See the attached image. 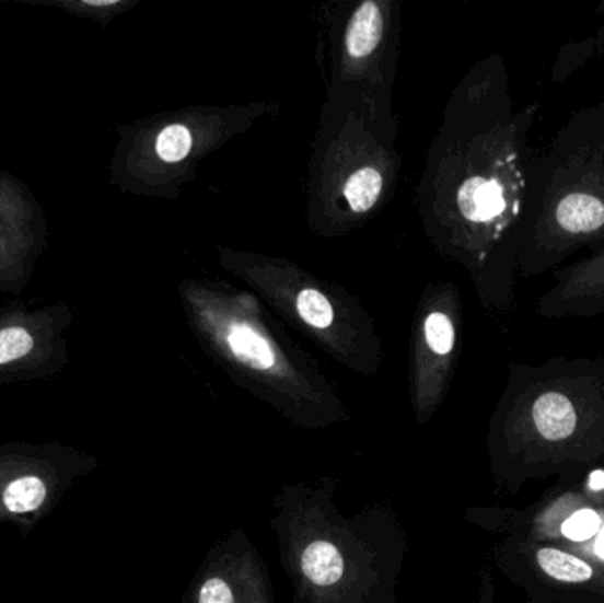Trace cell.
Masks as SVG:
<instances>
[{
    "label": "cell",
    "mask_w": 604,
    "mask_h": 603,
    "mask_svg": "<svg viewBox=\"0 0 604 603\" xmlns=\"http://www.w3.org/2000/svg\"><path fill=\"white\" fill-rule=\"evenodd\" d=\"M595 553H597L601 559H604V530L601 531L600 538L595 542Z\"/></svg>",
    "instance_id": "cell-18"
},
{
    "label": "cell",
    "mask_w": 604,
    "mask_h": 603,
    "mask_svg": "<svg viewBox=\"0 0 604 603\" xmlns=\"http://www.w3.org/2000/svg\"><path fill=\"white\" fill-rule=\"evenodd\" d=\"M601 527V519L594 510H580L564 522L562 533L572 542H583L594 536Z\"/></svg>",
    "instance_id": "cell-15"
},
{
    "label": "cell",
    "mask_w": 604,
    "mask_h": 603,
    "mask_svg": "<svg viewBox=\"0 0 604 603\" xmlns=\"http://www.w3.org/2000/svg\"><path fill=\"white\" fill-rule=\"evenodd\" d=\"M393 111L362 94H327L307 163L306 223L338 240L364 229L396 194L403 160Z\"/></svg>",
    "instance_id": "cell-1"
},
{
    "label": "cell",
    "mask_w": 604,
    "mask_h": 603,
    "mask_svg": "<svg viewBox=\"0 0 604 603\" xmlns=\"http://www.w3.org/2000/svg\"><path fill=\"white\" fill-rule=\"evenodd\" d=\"M177 294L189 332L226 369L289 393L321 392L312 361L252 290L220 278L188 277Z\"/></svg>",
    "instance_id": "cell-4"
},
{
    "label": "cell",
    "mask_w": 604,
    "mask_h": 603,
    "mask_svg": "<svg viewBox=\"0 0 604 603\" xmlns=\"http://www.w3.org/2000/svg\"><path fill=\"white\" fill-rule=\"evenodd\" d=\"M281 103L193 105L123 126L112 181L123 192L175 200L197 181L198 166L262 120L280 116Z\"/></svg>",
    "instance_id": "cell-3"
},
{
    "label": "cell",
    "mask_w": 604,
    "mask_h": 603,
    "mask_svg": "<svg viewBox=\"0 0 604 603\" xmlns=\"http://www.w3.org/2000/svg\"><path fill=\"white\" fill-rule=\"evenodd\" d=\"M560 227L569 232H592L604 223V206L591 195H569L557 209Z\"/></svg>",
    "instance_id": "cell-11"
},
{
    "label": "cell",
    "mask_w": 604,
    "mask_h": 603,
    "mask_svg": "<svg viewBox=\"0 0 604 603\" xmlns=\"http://www.w3.org/2000/svg\"><path fill=\"white\" fill-rule=\"evenodd\" d=\"M198 603H234V593L223 579L211 577L201 585Z\"/></svg>",
    "instance_id": "cell-16"
},
{
    "label": "cell",
    "mask_w": 604,
    "mask_h": 603,
    "mask_svg": "<svg viewBox=\"0 0 604 603\" xmlns=\"http://www.w3.org/2000/svg\"><path fill=\"white\" fill-rule=\"evenodd\" d=\"M534 424L548 441H564L577 429V410L562 393H545L534 404Z\"/></svg>",
    "instance_id": "cell-9"
},
{
    "label": "cell",
    "mask_w": 604,
    "mask_h": 603,
    "mask_svg": "<svg viewBox=\"0 0 604 603\" xmlns=\"http://www.w3.org/2000/svg\"><path fill=\"white\" fill-rule=\"evenodd\" d=\"M68 318V310H0V367H11L39 352L46 341L62 333Z\"/></svg>",
    "instance_id": "cell-8"
},
{
    "label": "cell",
    "mask_w": 604,
    "mask_h": 603,
    "mask_svg": "<svg viewBox=\"0 0 604 603\" xmlns=\"http://www.w3.org/2000/svg\"><path fill=\"white\" fill-rule=\"evenodd\" d=\"M402 25L399 0L330 5L318 51L327 94H362L393 111Z\"/></svg>",
    "instance_id": "cell-5"
},
{
    "label": "cell",
    "mask_w": 604,
    "mask_h": 603,
    "mask_svg": "<svg viewBox=\"0 0 604 603\" xmlns=\"http://www.w3.org/2000/svg\"><path fill=\"white\" fill-rule=\"evenodd\" d=\"M537 563L549 577L571 584L586 582L594 573L585 561L559 548H541L537 553Z\"/></svg>",
    "instance_id": "cell-12"
},
{
    "label": "cell",
    "mask_w": 604,
    "mask_h": 603,
    "mask_svg": "<svg viewBox=\"0 0 604 603\" xmlns=\"http://www.w3.org/2000/svg\"><path fill=\"white\" fill-rule=\"evenodd\" d=\"M591 487L592 490H601V488H604L603 471H595L594 475L591 476Z\"/></svg>",
    "instance_id": "cell-17"
},
{
    "label": "cell",
    "mask_w": 604,
    "mask_h": 603,
    "mask_svg": "<svg viewBox=\"0 0 604 603\" xmlns=\"http://www.w3.org/2000/svg\"><path fill=\"white\" fill-rule=\"evenodd\" d=\"M218 264L295 332L356 370L381 363L379 327L358 295L280 255L218 246Z\"/></svg>",
    "instance_id": "cell-2"
},
{
    "label": "cell",
    "mask_w": 604,
    "mask_h": 603,
    "mask_svg": "<svg viewBox=\"0 0 604 603\" xmlns=\"http://www.w3.org/2000/svg\"><path fill=\"white\" fill-rule=\"evenodd\" d=\"M43 241L45 220L33 195L0 172V289H22Z\"/></svg>",
    "instance_id": "cell-6"
},
{
    "label": "cell",
    "mask_w": 604,
    "mask_h": 603,
    "mask_svg": "<svg viewBox=\"0 0 604 603\" xmlns=\"http://www.w3.org/2000/svg\"><path fill=\"white\" fill-rule=\"evenodd\" d=\"M45 499V482L37 476H23L8 485L2 501L13 513H31L42 507Z\"/></svg>",
    "instance_id": "cell-13"
},
{
    "label": "cell",
    "mask_w": 604,
    "mask_h": 603,
    "mask_svg": "<svg viewBox=\"0 0 604 603\" xmlns=\"http://www.w3.org/2000/svg\"><path fill=\"white\" fill-rule=\"evenodd\" d=\"M302 573L313 584L333 585L344 577V556L329 542H315L302 553Z\"/></svg>",
    "instance_id": "cell-10"
},
{
    "label": "cell",
    "mask_w": 604,
    "mask_h": 603,
    "mask_svg": "<svg viewBox=\"0 0 604 603\" xmlns=\"http://www.w3.org/2000/svg\"><path fill=\"white\" fill-rule=\"evenodd\" d=\"M60 5L68 11H73L77 16L92 19L105 27L117 14L131 10L135 2H126V0H82V2H68V4Z\"/></svg>",
    "instance_id": "cell-14"
},
{
    "label": "cell",
    "mask_w": 604,
    "mask_h": 603,
    "mask_svg": "<svg viewBox=\"0 0 604 603\" xmlns=\"http://www.w3.org/2000/svg\"><path fill=\"white\" fill-rule=\"evenodd\" d=\"M506 166L497 165L491 175L474 174L460 181L454 204L463 220L472 225H506L516 211V186Z\"/></svg>",
    "instance_id": "cell-7"
}]
</instances>
